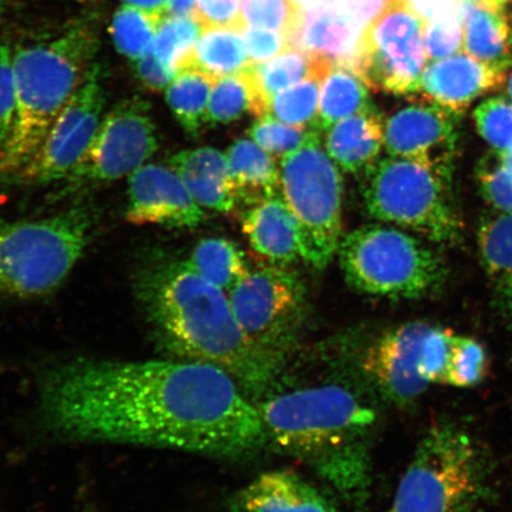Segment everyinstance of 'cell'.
Masks as SVG:
<instances>
[{
	"label": "cell",
	"instance_id": "cell-1",
	"mask_svg": "<svg viewBox=\"0 0 512 512\" xmlns=\"http://www.w3.org/2000/svg\"><path fill=\"white\" fill-rule=\"evenodd\" d=\"M37 401L43 426L68 441L221 458L267 443L256 403L232 375L207 363L60 361L41 371Z\"/></svg>",
	"mask_w": 512,
	"mask_h": 512
},
{
	"label": "cell",
	"instance_id": "cell-2",
	"mask_svg": "<svg viewBox=\"0 0 512 512\" xmlns=\"http://www.w3.org/2000/svg\"><path fill=\"white\" fill-rule=\"evenodd\" d=\"M133 290L160 349L226 371L247 394H264L275 380L280 364L254 347L226 292L187 260L159 256L147 262L134 277Z\"/></svg>",
	"mask_w": 512,
	"mask_h": 512
},
{
	"label": "cell",
	"instance_id": "cell-3",
	"mask_svg": "<svg viewBox=\"0 0 512 512\" xmlns=\"http://www.w3.org/2000/svg\"><path fill=\"white\" fill-rule=\"evenodd\" d=\"M256 406L267 443L310 463L345 494L358 497L366 492V440L377 414L354 390L318 384L268 396Z\"/></svg>",
	"mask_w": 512,
	"mask_h": 512
},
{
	"label": "cell",
	"instance_id": "cell-4",
	"mask_svg": "<svg viewBox=\"0 0 512 512\" xmlns=\"http://www.w3.org/2000/svg\"><path fill=\"white\" fill-rule=\"evenodd\" d=\"M98 48L95 30L76 24L55 40L16 50L12 59L16 120L8 143L0 150V176L14 177L41 149L95 63Z\"/></svg>",
	"mask_w": 512,
	"mask_h": 512
},
{
	"label": "cell",
	"instance_id": "cell-5",
	"mask_svg": "<svg viewBox=\"0 0 512 512\" xmlns=\"http://www.w3.org/2000/svg\"><path fill=\"white\" fill-rule=\"evenodd\" d=\"M489 462L465 427L431 428L403 473L390 512H478L489 495Z\"/></svg>",
	"mask_w": 512,
	"mask_h": 512
},
{
	"label": "cell",
	"instance_id": "cell-6",
	"mask_svg": "<svg viewBox=\"0 0 512 512\" xmlns=\"http://www.w3.org/2000/svg\"><path fill=\"white\" fill-rule=\"evenodd\" d=\"M94 219L86 207L36 221L0 219V298L55 292L91 242Z\"/></svg>",
	"mask_w": 512,
	"mask_h": 512
},
{
	"label": "cell",
	"instance_id": "cell-7",
	"mask_svg": "<svg viewBox=\"0 0 512 512\" xmlns=\"http://www.w3.org/2000/svg\"><path fill=\"white\" fill-rule=\"evenodd\" d=\"M348 284L369 296L416 300L443 288L447 270L441 256L401 229L368 224L338 248Z\"/></svg>",
	"mask_w": 512,
	"mask_h": 512
},
{
	"label": "cell",
	"instance_id": "cell-8",
	"mask_svg": "<svg viewBox=\"0 0 512 512\" xmlns=\"http://www.w3.org/2000/svg\"><path fill=\"white\" fill-rule=\"evenodd\" d=\"M451 181L413 160L382 158L366 171L364 206L377 221L453 245L462 239V223L453 206Z\"/></svg>",
	"mask_w": 512,
	"mask_h": 512
},
{
	"label": "cell",
	"instance_id": "cell-9",
	"mask_svg": "<svg viewBox=\"0 0 512 512\" xmlns=\"http://www.w3.org/2000/svg\"><path fill=\"white\" fill-rule=\"evenodd\" d=\"M312 130L306 143L281 159L280 195L296 223L300 258L328 266L342 242L343 178Z\"/></svg>",
	"mask_w": 512,
	"mask_h": 512
},
{
	"label": "cell",
	"instance_id": "cell-10",
	"mask_svg": "<svg viewBox=\"0 0 512 512\" xmlns=\"http://www.w3.org/2000/svg\"><path fill=\"white\" fill-rule=\"evenodd\" d=\"M427 19L411 0L394 6L364 27L349 66L374 91L414 95L428 64Z\"/></svg>",
	"mask_w": 512,
	"mask_h": 512
},
{
	"label": "cell",
	"instance_id": "cell-11",
	"mask_svg": "<svg viewBox=\"0 0 512 512\" xmlns=\"http://www.w3.org/2000/svg\"><path fill=\"white\" fill-rule=\"evenodd\" d=\"M245 335L262 354L281 364L304 317L302 281L285 266H260L228 292Z\"/></svg>",
	"mask_w": 512,
	"mask_h": 512
},
{
	"label": "cell",
	"instance_id": "cell-12",
	"mask_svg": "<svg viewBox=\"0 0 512 512\" xmlns=\"http://www.w3.org/2000/svg\"><path fill=\"white\" fill-rule=\"evenodd\" d=\"M158 150V136L149 102H119L101 120L91 146L66 178L63 192L118 181L142 168Z\"/></svg>",
	"mask_w": 512,
	"mask_h": 512
},
{
	"label": "cell",
	"instance_id": "cell-13",
	"mask_svg": "<svg viewBox=\"0 0 512 512\" xmlns=\"http://www.w3.org/2000/svg\"><path fill=\"white\" fill-rule=\"evenodd\" d=\"M104 105L102 72L99 64L94 63L50 128L41 149L12 181L44 185L66 179L91 146Z\"/></svg>",
	"mask_w": 512,
	"mask_h": 512
},
{
	"label": "cell",
	"instance_id": "cell-14",
	"mask_svg": "<svg viewBox=\"0 0 512 512\" xmlns=\"http://www.w3.org/2000/svg\"><path fill=\"white\" fill-rule=\"evenodd\" d=\"M457 115L430 101L413 102L384 123V150L452 178L458 132Z\"/></svg>",
	"mask_w": 512,
	"mask_h": 512
},
{
	"label": "cell",
	"instance_id": "cell-15",
	"mask_svg": "<svg viewBox=\"0 0 512 512\" xmlns=\"http://www.w3.org/2000/svg\"><path fill=\"white\" fill-rule=\"evenodd\" d=\"M432 328L426 322L395 326L371 345L364 357L363 368L369 379L396 406L411 405L430 387L421 379L419 366Z\"/></svg>",
	"mask_w": 512,
	"mask_h": 512
},
{
	"label": "cell",
	"instance_id": "cell-16",
	"mask_svg": "<svg viewBox=\"0 0 512 512\" xmlns=\"http://www.w3.org/2000/svg\"><path fill=\"white\" fill-rule=\"evenodd\" d=\"M204 219L203 209L170 166L145 164L128 176V222L191 229Z\"/></svg>",
	"mask_w": 512,
	"mask_h": 512
},
{
	"label": "cell",
	"instance_id": "cell-17",
	"mask_svg": "<svg viewBox=\"0 0 512 512\" xmlns=\"http://www.w3.org/2000/svg\"><path fill=\"white\" fill-rule=\"evenodd\" d=\"M505 81V72L480 62L465 51L427 64L418 91L422 98L454 115L473 101L494 91Z\"/></svg>",
	"mask_w": 512,
	"mask_h": 512
},
{
	"label": "cell",
	"instance_id": "cell-18",
	"mask_svg": "<svg viewBox=\"0 0 512 512\" xmlns=\"http://www.w3.org/2000/svg\"><path fill=\"white\" fill-rule=\"evenodd\" d=\"M169 166L202 209L229 213L238 204L227 157L214 147L179 151L169 158Z\"/></svg>",
	"mask_w": 512,
	"mask_h": 512
},
{
	"label": "cell",
	"instance_id": "cell-19",
	"mask_svg": "<svg viewBox=\"0 0 512 512\" xmlns=\"http://www.w3.org/2000/svg\"><path fill=\"white\" fill-rule=\"evenodd\" d=\"M233 512H338L296 473L271 471L249 483L233 504Z\"/></svg>",
	"mask_w": 512,
	"mask_h": 512
},
{
	"label": "cell",
	"instance_id": "cell-20",
	"mask_svg": "<svg viewBox=\"0 0 512 512\" xmlns=\"http://www.w3.org/2000/svg\"><path fill=\"white\" fill-rule=\"evenodd\" d=\"M242 229L256 254L272 265L285 266L300 258L296 223L281 195L249 206Z\"/></svg>",
	"mask_w": 512,
	"mask_h": 512
},
{
	"label": "cell",
	"instance_id": "cell-21",
	"mask_svg": "<svg viewBox=\"0 0 512 512\" xmlns=\"http://www.w3.org/2000/svg\"><path fill=\"white\" fill-rule=\"evenodd\" d=\"M325 150L339 169L349 174L366 172L384 147V123L371 105L328 128Z\"/></svg>",
	"mask_w": 512,
	"mask_h": 512
},
{
	"label": "cell",
	"instance_id": "cell-22",
	"mask_svg": "<svg viewBox=\"0 0 512 512\" xmlns=\"http://www.w3.org/2000/svg\"><path fill=\"white\" fill-rule=\"evenodd\" d=\"M457 12L465 53L502 72L512 67V28L504 9L457 0Z\"/></svg>",
	"mask_w": 512,
	"mask_h": 512
},
{
	"label": "cell",
	"instance_id": "cell-23",
	"mask_svg": "<svg viewBox=\"0 0 512 512\" xmlns=\"http://www.w3.org/2000/svg\"><path fill=\"white\" fill-rule=\"evenodd\" d=\"M479 258L495 303L504 316L512 315V215L490 214L480 220Z\"/></svg>",
	"mask_w": 512,
	"mask_h": 512
},
{
	"label": "cell",
	"instance_id": "cell-24",
	"mask_svg": "<svg viewBox=\"0 0 512 512\" xmlns=\"http://www.w3.org/2000/svg\"><path fill=\"white\" fill-rule=\"evenodd\" d=\"M226 157L238 202L252 206L280 195V168L273 156L252 139L236 140Z\"/></svg>",
	"mask_w": 512,
	"mask_h": 512
},
{
	"label": "cell",
	"instance_id": "cell-25",
	"mask_svg": "<svg viewBox=\"0 0 512 512\" xmlns=\"http://www.w3.org/2000/svg\"><path fill=\"white\" fill-rule=\"evenodd\" d=\"M369 87L348 63L335 61L320 85L315 130L326 131L339 120L370 107Z\"/></svg>",
	"mask_w": 512,
	"mask_h": 512
},
{
	"label": "cell",
	"instance_id": "cell-26",
	"mask_svg": "<svg viewBox=\"0 0 512 512\" xmlns=\"http://www.w3.org/2000/svg\"><path fill=\"white\" fill-rule=\"evenodd\" d=\"M334 62L329 57L294 48L270 61L253 63L255 85L268 112L275 95L309 76L320 75L324 78Z\"/></svg>",
	"mask_w": 512,
	"mask_h": 512
},
{
	"label": "cell",
	"instance_id": "cell-27",
	"mask_svg": "<svg viewBox=\"0 0 512 512\" xmlns=\"http://www.w3.org/2000/svg\"><path fill=\"white\" fill-rule=\"evenodd\" d=\"M241 35L242 32L228 28L203 30L192 51L188 68L221 79L251 67L253 62Z\"/></svg>",
	"mask_w": 512,
	"mask_h": 512
},
{
	"label": "cell",
	"instance_id": "cell-28",
	"mask_svg": "<svg viewBox=\"0 0 512 512\" xmlns=\"http://www.w3.org/2000/svg\"><path fill=\"white\" fill-rule=\"evenodd\" d=\"M252 66L216 80L210 94L206 124L227 125L247 113L256 118L268 114V107L256 88Z\"/></svg>",
	"mask_w": 512,
	"mask_h": 512
},
{
	"label": "cell",
	"instance_id": "cell-29",
	"mask_svg": "<svg viewBox=\"0 0 512 512\" xmlns=\"http://www.w3.org/2000/svg\"><path fill=\"white\" fill-rule=\"evenodd\" d=\"M217 79L200 70L188 68L179 72L166 88V101L183 130L198 136L206 124L211 91Z\"/></svg>",
	"mask_w": 512,
	"mask_h": 512
},
{
	"label": "cell",
	"instance_id": "cell-30",
	"mask_svg": "<svg viewBox=\"0 0 512 512\" xmlns=\"http://www.w3.org/2000/svg\"><path fill=\"white\" fill-rule=\"evenodd\" d=\"M187 261L192 270L226 293L251 271L239 247L223 238L198 242Z\"/></svg>",
	"mask_w": 512,
	"mask_h": 512
},
{
	"label": "cell",
	"instance_id": "cell-31",
	"mask_svg": "<svg viewBox=\"0 0 512 512\" xmlns=\"http://www.w3.org/2000/svg\"><path fill=\"white\" fill-rule=\"evenodd\" d=\"M352 37L354 31L347 18L334 10H318L305 19L297 48L331 60L348 61L354 53L350 48Z\"/></svg>",
	"mask_w": 512,
	"mask_h": 512
},
{
	"label": "cell",
	"instance_id": "cell-32",
	"mask_svg": "<svg viewBox=\"0 0 512 512\" xmlns=\"http://www.w3.org/2000/svg\"><path fill=\"white\" fill-rule=\"evenodd\" d=\"M203 28L195 18L165 16L160 22L152 49L165 66L179 73L187 69Z\"/></svg>",
	"mask_w": 512,
	"mask_h": 512
},
{
	"label": "cell",
	"instance_id": "cell-33",
	"mask_svg": "<svg viewBox=\"0 0 512 512\" xmlns=\"http://www.w3.org/2000/svg\"><path fill=\"white\" fill-rule=\"evenodd\" d=\"M164 17L124 5L115 12L112 37L119 53L137 60L152 49L160 22Z\"/></svg>",
	"mask_w": 512,
	"mask_h": 512
},
{
	"label": "cell",
	"instance_id": "cell-34",
	"mask_svg": "<svg viewBox=\"0 0 512 512\" xmlns=\"http://www.w3.org/2000/svg\"><path fill=\"white\" fill-rule=\"evenodd\" d=\"M247 27L281 32L296 44L305 22V11L297 0H241Z\"/></svg>",
	"mask_w": 512,
	"mask_h": 512
},
{
	"label": "cell",
	"instance_id": "cell-35",
	"mask_svg": "<svg viewBox=\"0 0 512 512\" xmlns=\"http://www.w3.org/2000/svg\"><path fill=\"white\" fill-rule=\"evenodd\" d=\"M323 79V76L312 75L284 89L272 99L268 114L292 126L315 124Z\"/></svg>",
	"mask_w": 512,
	"mask_h": 512
},
{
	"label": "cell",
	"instance_id": "cell-36",
	"mask_svg": "<svg viewBox=\"0 0 512 512\" xmlns=\"http://www.w3.org/2000/svg\"><path fill=\"white\" fill-rule=\"evenodd\" d=\"M488 371V354L475 339L454 336L445 384L456 388H473L484 380Z\"/></svg>",
	"mask_w": 512,
	"mask_h": 512
},
{
	"label": "cell",
	"instance_id": "cell-37",
	"mask_svg": "<svg viewBox=\"0 0 512 512\" xmlns=\"http://www.w3.org/2000/svg\"><path fill=\"white\" fill-rule=\"evenodd\" d=\"M477 131L492 151L512 150V101L496 96L486 99L475 111Z\"/></svg>",
	"mask_w": 512,
	"mask_h": 512
},
{
	"label": "cell",
	"instance_id": "cell-38",
	"mask_svg": "<svg viewBox=\"0 0 512 512\" xmlns=\"http://www.w3.org/2000/svg\"><path fill=\"white\" fill-rule=\"evenodd\" d=\"M312 130L285 124L271 114H266L264 117L256 118L248 134L262 150L272 156L283 158L302 147Z\"/></svg>",
	"mask_w": 512,
	"mask_h": 512
},
{
	"label": "cell",
	"instance_id": "cell-39",
	"mask_svg": "<svg viewBox=\"0 0 512 512\" xmlns=\"http://www.w3.org/2000/svg\"><path fill=\"white\" fill-rule=\"evenodd\" d=\"M476 179L484 200L497 213L512 215V172L495 151L480 160Z\"/></svg>",
	"mask_w": 512,
	"mask_h": 512
},
{
	"label": "cell",
	"instance_id": "cell-40",
	"mask_svg": "<svg viewBox=\"0 0 512 512\" xmlns=\"http://www.w3.org/2000/svg\"><path fill=\"white\" fill-rule=\"evenodd\" d=\"M425 48L428 61L431 62L464 51L463 25L457 10L428 19L425 28Z\"/></svg>",
	"mask_w": 512,
	"mask_h": 512
},
{
	"label": "cell",
	"instance_id": "cell-41",
	"mask_svg": "<svg viewBox=\"0 0 512 512\" xmlns=\"http://www.w3.org/2000/svg\"><path fill=\"white\" fill-rule=\"evenodd\" d=\"M454 336L452 331L435 325L428 334L419 366L420 377L428 384H445Z\"/></svg>",
	"mask_w": 512,
	"mask_h": 512
},
{
	"label": "cell",
	"instance_id": "cell-42",
	"mask_svg": "<svg viewBox=\"0 0 512 512\" xmlns=\"http://www.w3.org/2000/svg\"><path fill=\"white\" fill-rule=\"evenodd\" d=\"M14 55L6 44L0 46V150L8 143L14 128L17 112Z\"/></svg>",
	"mask_w": 512,
	"mask_h": 512
},
{
	"label": "cell",
	"instance_id": "cell-43",
	"mask_svg": "<svg viewBox=\"0 0 512 512\" xmlns=\"http://www.w3.org/2000/svg\"><path fill=\"white\" fill-rule=\"evenodd\" d=\"M241 0H196L195 19L203 30L228 28L245 32L247 25L243 21Z\"/></svg>",
	"mask_w": 512,
	"mask_h": 512
},
{
	"label": "cell",
	"instance_id": "cell-44",
	"mask_svg": "<svg viewBox=\"0 0 512 512\" xmlns=\"http://www.w3.org/2000/svg\"><path fill=\"white\" fill-rule=\"evenodd\" d=\"M249 59L253 63L270 61L296 47L291 37L281 32L251 28L245 36Z\"/></svg>",
	"mask_w": 512,
	"mask_h": 512
},
{
	"label": "cell",
	"instance_id": "cell-45",
	"mask_svg": "<svg viewBox=\"0 0 512 512\" xmlns=\"http://www.w3.org/2000/svg\"><path fill=\"white\" fill-rule=\"evenodd\" d=\"M134 70L143 85L153 92H162L164 89L166 91L178 74L174 69L165 66L153 49L134 60Z\"/></svg>",
	"mask_w": 512,
	"mask_h": 512
},
{
	"label": "cell",
	"instance_id": "cell-46",
	"mask_svg": "<svg viewBox=\"0 0 512 512\" xmlns=\"http://www.w3.org/2000/svg\"><path fill=\"white\" fill-rule=\"evenodd\" d=\"M408 0H350V9L357 21L369 24L394 6Z\"/></svg>",
	"mask_w": 512,
	"mask_h": 512
},
{
	"label": "cell",
	"instance_id": "cell-47",
	"mask_svg": "<svg viewBox=\"0 0 512 512\" xmlns=\"http://www.w3.org/2000/svg\"><path fill=\"white\" fill-rule=\"evenodd\" d=\"M196 0H168L165 16L195 18Z\"/></svg>",
	"mask_w": 512,
	"mask_h": 512
},
{
	"label": "cell",
	"instance_id": "cell-48",
	"mask_svg": "<svg viewBox=\"0 0 512 512\" xmlns=\"http://www.w3.org/2000/svg\"><path fill=\"white\" fill-rule=\"evenodd\" d=\"M125 5L149 12V14L165 17L168 0H123Z\"/></svg>",
	"mask_w": 512,
	"mask_h": 512
},
{
	"label": "cell",
	"instance_id": "cell-49",
	"mask_svg": "<svg viewBox=\"0 0 512 512\" xmlns=\"http://www.w3.org/2000/svg\"><path fill=\"white\" fill-rule=\"evenodd\" d=\"M470 2L490 6V8L504 9L509 0H470Z\"/></svg>",
	"mask_w": 512,
	"mask_h": 512
},
{
	"label": "cell",
	"instance_id": "cell-50",
	"mask_svg": "<svg viewBox=\"0 0 512 512\" xmlns=\"http://www.w3.org/2000/svg\"><path fill=\"white\" fill-rule=\"evenodd\" d=\"M497 155L501 157L504 165L512 172V150L505 153H497Z\"/></svg>",
	"mask_w": 512,
	"mask_h": 512
},
{
	"label": "cell",
	"instance_id": "cell-51",
	"mask_svg": "<svg viewBox=\"0 0 512 512\" xmlns=\"http://www.w3.org/2000/svg\"><path fill=\"white\" fill-rule=\"evenodd\" d=\"M508 94H509V99L512 101V72L509 76V80H508Z\"/></svg>",
	"mask_w": 512,
	"mask_h": 512
},
{
	"label": "cell",
	"instance_id": "cell-52",
	"mask_svg": "<svg viewBox=\"0 0 512 512\" xmlns=\"http://www.w3.org/2000/svg\"><path fill=\"white\" fill-rule=\"evenodd\" d=\"M0 15H2V9H0Z\"/></svg>",
	"mask_w": 512,
	"mask_h": 512
}]
</instances>
